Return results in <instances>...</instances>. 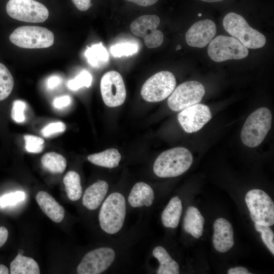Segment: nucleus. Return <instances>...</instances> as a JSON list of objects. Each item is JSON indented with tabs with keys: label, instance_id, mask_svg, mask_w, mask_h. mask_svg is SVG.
<instances>
[{
	"label": "nucleus",
	"instance_id": "nucleus-43",
	"mask_svg": "<svg viewBox=\"0 0 274 274\" xmlns=\"http://www.w3.org/2000/svg\"><path fill=\"white\" fill-rule=\"evenodd\" d=\"M200 1L206 2L213 3V2H221V1H224V0H200Z\"/></svg>",
	"mask_w": 274,
	"mask_h": 274
},
{
	"label": "nucleus",
	"instance_id": "nucleus-14",
	"mask_svg": "<svg viewBox=\"0 0 274 274\" xmlns=\"http://www.w3.org/2000/svg\"><path fill=\"white\" fill-rule=\"evenodd\" d=\"M212 118L209 107L197 104L186 108L178 115V121L184 130L193 133L201 129Z\"/></svg>",
	"mask_w": 274,
	"mask_h": 274
},
{
	"label": "nucleus",
	"instance_id": "nucleus-40",
	"mask_svg": "<svg viewBox=\"0 0 274 274\" xmlns=\"http://www.w3.org/2000/svg\"><path fill=\"white\" fill-rule=\"evenodd\" d=\"M227 273L228 274H251L246 268L241 266L231 268L228 269Z\"/></svg>",
	"mask_w": 274,
	"mask_h": 274
},
{
	"label": "nucleus",
	"instance_id": "nucleus-6",
	"mask_svg": "<svg viewBox=\"0 0 274 274\" xmlns=\"http://www.w3.org/2000/svg\"><path fill=\"white\" fill-rule=\"evenodd\" d=\"M245 202L252 220L257 224L270 226L274 224V203L270 197L260 189L247 192Z\"/></svg>",
	"mask_w": 274,
	"mask_h": 274
},
{
	"label": "nucleus",
	"instance_id": "nucleus-1",
	"mask_svg": "<svg viewBox=\"0 0 274 274\" xmlns=\"http://www.w3.org/2000/svg\"><path fill=\"white\" fill-rule=\"evenodd\" d=\"M193 162L190 151L184 147H176L161 153L153 164V172L160 178L178 177L188 170Z\"/></svg>",
	"mask_w": 274,
	"mask_h": 274
},
{
	"label": "nucleus",
	"instance_id": "nucleus-22",
	"mask_svg": "<svg viewBox=\"0 0 274 274\" xmlns=\"http://www.w3.org/2000/svg\"><path fill=\"white\" fill-rule=\"evenodd\" d=\"M153 255L159 263V266L156 271L157 274H178L179 265L168 254L164 248L157 246L152 252Z\"/></svg>",
	"mask_w": 274,
	"mask_h": 274
},
{
	"label": "nucleus",
	"instance_id": "nucleus-31",
	"mask_svg": "<svg viewBox=\"0 0 274 274\" xmlns=\"http://www.w3.org/2000/svg\"><path fill=\"white\" fill-rule=\"evenodd\" d=\"M255 228L261 233L263 242L272 255H274V234L269 226L255 223Z\"/></svg>",
	"mask_w": 274,
	"mask_h": 274
},
{
	"label": "nucleus",
	"instance_id": "nucleus-19",
	"mask_svg": "<svg viewBox=\"0 0 274 274\" xmlns=\"http://www.w3.org/2000/svg\"><path fill=\"white\" fill-rule=\"evenodd\" d=\"M154 199V193L152 188L147 184L140 182L135 183L128 197V201L133 208L149 207Z\"/></svg>",
	"mask_w": 274,
	"mask_h": 274
},
{
	"label": "nucleus",
	"instance_id": "nucleus-18",
	"mask_svg": "<svg viewBox=\"0 0 274 274\" xmlns=\"http://www.w3.org/2000/svg\"><path fill=\"white\" fill-rule=\"evenodd\" d=\"M108 189L109 185L105 181L100 180L93 183L84 192L83 205L89 210H96L103 201Z\"/></svg>",
	"mask_w": 274,
	"mask_h": 274
},
{
	"label": "nucleus",
	"instance_id": "nucleus-30",
	"mask_svg": "<svg viewBox=\"0 0 274 274\" xmlns=\"http://www.w3.org/2000/svg\"><path fill=\"white\" fill-rule=\"evenodd\" d=\"M92 77L87 70H83L74 79L67 83L68 88L72 90H77L83 87H89L91 85Z\"/></svg>",
	"mask_w": 274,
	"mask_h": 274
},
{
	"label": "nucleus",
	"instance_id": "nucleus-12",
	"mask_svg": "<svg viewBox=\"0 0 274 274\" xmlns=\"http://www.w3.org/2000/svg\"><path fill=\"white\" fill-rule=\"evenodd\" d=\"M115 251L110 247H101L86 253L77 268L79 274H99L106 270L113 263Z\"/></svg>",
	"mask_w": 274,
	"mask_h": 274
},
{
	"label": "nucleus",
	"instance_id": "nucleus-4",
	"mask_svg": "<svg viewBox=\"0 0 274 274\" xmlns=\"http://www.w3.org/2000/svg\"><path fill=\"white\" fill-rule=\"evenodd\" d=\"M223 26L229 35L248 48H261L266 43L265 36L252 28L243 16L235 13L230 12L226 15Z\"/></svg>",
	"mask_w": 274,
	"mask_h": 274
},
{
	"label": "nucleus",
	"instance_id": "nucleus-42",
	"mask_svg": "<svg viewBox=\"0 0 274 274\" xmlns=\"http://www.w3.org/2000/svg\"><path fill=\"white\" fill-rule=\"evenodd\" d=\"M9 273V269L5 265L0 264V274Z\"/></svg>",
	"mask_w": 274,
	"mask_h": 274
},
{
	"label": "nucleus",
	"instance_id": "nucleus-45",
	"mask_svg": "<svg viewBox=\"0 0 274 274\" xmlns=\"http://www.w3.org/2000/svg\"><path fill=\"white\" fill-rule=\"evenodd\" d=\"M198 16H201V14L200 13H199V14H198Z\"/></svg>",
	"mask_w": 274,
	"mask_h": 274
},
{
	"label": "nucleus",
	"instance_id": "nucleus-35",
	"mask_svg": "<svg viewBox=\"0 0 274 274\" xmlns=\"http://www.w3.org/2000/svg\"><path fill=\"white\" fill-rule=\"evenodd\" d=\"M66 128L65 125L62 122L50 123L42 130V133L45 137H49L57 133L63 132Z\"/></svg>",
	"mask_w": 274,
	"mask_h": 274
},
{
	"label": "nucleus",
	"instance_id": "nucleus-33",
	"mask_svg": "<svg viewBox=\"0 0 274 274\" xmlns=\"http://www.w3.org/2000/svg\"><path fill=\"white\" fill-rule=\"evenodd\" d=\"M25 198V193L21 191H17L5 194L0 197V207L4 208L14 206L23 200Z\"/></svg>",
	"mask_w": 274,
	"mask_h": 274
},
{
	"label": "nucleus",
	"instance_id": "nucleus-38",
	"mask_svg": "<svg viewBox=\"0 0 274 274\" xmlns=\"http://www.w3.org/2000/svg\"><path fill=\"white\" fill-rule=\"evenodd\" d=\"M61 81V78L57 76H52L47 80V87L50 89H53L59 85Z\"/></svg>",
	"mask_w": 274,
	"mask_h": 274
},
{
	"label": "nucleus",
	"instance_id": "nucleus-10",
	"mask_svg": "<svg viewBox=\"0 0 274 274\" xmlns=\"http://www.w3.org/2000/svg\"><path fill=\"white\" fill-rule=\"evenodd\" d=\"M205 94L203 85L196 81H190L179 85L167 100L169 109L180 111L191 106L199 104Z\"/></svg>",
	"mask_w": 274,
	"mask_h": 274
},
{
	"label": "nucleus",
	"instance_id": "nucleus-27",
	"mask_svg": "<svg viewBox=\"0 0 274 274\" xmlns=\"http://www.w3.org/2000/svg\"><path fill=\"white\" fill-rule=\"evenodd\" d=\"M41 163L46 169L53 174L63 173L66 166L65 158L53 152L45 153L41 158Z\"/></svg>",
	"mask_w": 274,
	"mask_h": 274
},
{
	"label": "nucleus",
	"instance_id": "nucleus-11",
	"mask_svg": "<svg viewBox=\"0 0 274 274\" xmlns=\"http://www.w3.org/2000/svg\"><path fill=\"white\" fill-rule=\"evenodd\" d=\"M160 22L156 15H144L133 21L130 29L134 35L144 39L148 48H154L160 46L163 41L162 32L157 29Z\"/></svg>",
	"mask_w": 274,
	"mask_h": 274
},
{
	"label": "nucleus",
	"instance_id": "nucleus-3",
	"mask_svg": "<svg viewBox=\"0 0 274 274\" xmlns=\"http://www.w3.org/2000/svg\"><path fill=\"white\" fill-rule=\"evenodd\" d=\"M272 115L266 108H260L247 118L241 132L243 143L247 147L254 148L263 141L271 128Z\"/></svg>",
	"mask_w": 274,
	"mask_h": 274
},
{
	"label": "nucleus",
	"instance_id": "nucleus-24",
	"mask_svg": "<svg viewBox=\"0 0 274 274\" xmlns=\"http://www.w3.org/2000/svg\"><path fill=\"white\" fill-rule=\"evenodd\" d=\"M11 274H39L40 268L32 258L18 254L10 263Z\"/></svg>",
	"mask_w": 274,
	"mask_h": 274
},
{
	"label": "nucleus",
	"instance_id": "nucleus-44",
	"mask_svg": "<svg viewBox=\"0 0 274 274\" xmlns=\"http://www.w3.org/2000/svg\"><path fill=\"white\" fill-rule=\"evenodd\" d=\"M181 49V46L180 45H178L177 47H176V50H180V49Z\"/></svg>",
	"mask_w": 274,
	"mask_h": 274
},
{
	"label": "nucleus",
	"instance_id": "nucleus-23",
	"mask_svg": "<svg viewBox=\"0 0 274 274\" xmlns=\"http://www.w3.org/2000/svg\"><path fill=\"white\" fill-rule=\"evenodd\" d=\"M121 158L120 154L116 149H109L87 157V159L92 163L109 168L117 167Z\"/></svg>",
	"mask_w": 274,
	"mask_h": 274
},
{
	"label": "nucleus",
	"instance_id": "nucleus-34",
	"mask_svg": "<svg viewBox=\"0 0 274 274\" xmlns=\"http://www.w3.org/2000/svg\"><path fill=\"white\" fill-rule=\"evenodd\" d=\"M26 104L22 100H16L12 105L11 110V117L17 123H22L25 120L24 110Z\"/></svg>",
	"mask_w": 274,
	"mask_h": 274
},
{
	"label": "nucleus",
	"instance_id": "nucleus-5",
	"mask_svg": "<svg viewBox=\"0 0 274 274\" xmlns=\"http://www.w3.org/2000/svg\"><path fill=\"white\" fill-rule=\"evenodd\" d=\"M10 41L16 46L27 49L46 48L54 43L53 33L39 26H22L10 35Z\"/></svg>",
	"mask_w": 274,
	"mask_h": 274
},
{
	"label": "nucleus",
	"instance_id": "nucleus-8",
	"mask_svg": "<svg viewBox=\"0 0 274 274\" xmlns=\"http://www.w3.org/2000/svg\"><path fill=\"white\" fill-rule=\"evenodd\" d=\"M176 85V78L171 72L161 71L147 80L142 86L141 94L147 101H160L172 94Z\"/></svg>",
	"mask_w": 274,
	"mask_h": 274
},
{
	"label": "nucleus",
	"instance_id": "nucleus-20",
	"mask_svg": "<svg viewBox=\"0 0 274 274\" xmlns=\"http://www.w3.org/2000/svg\"><path fill=\"white\" fill-rule=\"evenodd\" d=\"M204 219L197 208L190 206L187 209L183 221L184 230L196 238L202 234Z\"/></svg>",
	"mask_w": 274,
	"mask_h": 274
},
{
	"label": "nucleus",
	"instance_id": "nucleus-17",
	"mask_svg": "<svg viewBox=\"0 0 274 274\" xmlns=\"http://www.w3.org/2000/svg\"><path fill=\"white\" fill-rule=\"evenodd\" d=\"M36 199L42 211L51 220L56 223L63 220L64 210L50 194L41 191L37 194Z\"/></svg>",
	"mask_w": 274,
	"mask_h": 274
},
{
	"label": "nucleus",
	"instance_id": "nucleus-7",
	"mask_svg": "<svg viewBox=\"0 0 274 274\" xmlns=\"http://www.w3.org/2000/svg\"><path fill=\"white\" fill-rule=\"evenodd\" d=\"M248 48L236 39L223 35L213 39L208 48L209 57L216 62L243 59L248 56Z\"/></svg>",
	"mask_w": 274,
	"mask_h": 274
},
{
	"label": "nucleus",
	"instance_id": "nucleus-15",
	"mask_svg": "<svg viewBox=\"0 0 274 274\" xmlns=\"http://www.w3.org/2000/svg\"><path fill=\"white\" fill-rule=\"evenodd\" d=\"M216 33L215 23L209 19L197 21L187 30L185 39L188 45L197 48L206 47Z\"/></svg>",
	"mask_w": 274,
	"mask_h": 274
},
{
	"label": "nucleus",
	"instance_id": "nucleus-41",
	"mask_svg": "<svg viewBox=\"0 0 274 274\" xmlns=\"http://www.w3.org/2000/svg\"><path fill=\"white\" fill-rule=\"evenodd\" d=\"M8 230L4 227H0V248L2 247L6 242L8 237Z\"/></svg>",
	"mask_w": 274,
	"mask_h": 274
},
{
	"label": "nucleus",
	"instance_id": "nucleus-13",
	"mask_svg": "<svg viewBox=\"0 0 274 274\" xmlns=\"http://www.w3.org/2000/svg\"><path fill=\"white\" fill-rule=\"evenodd\" d=\"M100 91L102 100L109 107H116L125 101L126 92L122 76L115 71L105 74L100 81Z\"/></svg>",
	"mask_w": 274,
	"mask_h": 274
},
{
	"label": "nucleus",
	"instance_id": "nucleus-16",
	"mask_svg": "<svg viewBox=\"0 0 274 274\" xmlns=\"http://www.w3.org/2000/svg\"><path fill=\"white\" fill-rule=\"evenodd\" d=\"M213 244L220 253L229 250L234 245L233 230L231 223L223 218L215 220L213 225Z\"/></svg>",
	"mask_w": 274,
	"mask_h": 274
},
{
	"label": "nucleus",
	"instance_id": "nucleus-21",
	"mask_svg": "<svg viewBox=\"0 0 274 274\" xmlns=\"http://www.w3.org/2000/svg\"><path fill=\"white\" fill-rule=\"evenodd\" d=\"M182 212V201L178 196L172 198L161 214V221L164 227L175 228L179 225Z\"/></svg>",
	"mask_w": 274,
	"mask_h": 274
},
{
	"label": "nucleus",
	"instance_id": "nucleus-28",
	"mask_svg": "<svg viewBox=\"0 0 274 274\" xmlns=\"http://www.w3.org/2000/svg\"><path fill=\"white\" fill-rule=\"evenodd\" d=\"M14 87V79L7 67L0 63V101L11 94Z\"/></svg>",
	"mask_w": 274,
	"mask_h": 274
},
{
	"label": "nucleus",
	"instance_id": "nucleus-26",
	"mask_svg": "<svg viewBox=\"0 0 274 274\" xmlns=\"http://www.w3.org/2000/svg\"><path fill=\"white\" fill-rule=\"evenodd\" d=\"M63 182L68 198L72 201L79 200L82 195L79 175L75 171H69L65 175Z\"/></svg>",
	"mask_w": 274,
	"mask_h": 274
},
{
	"label": "nucleus",
	"instance_id": "nucleus-36",
	"mask_svg": "<svg viewBox=\"0 0 274 274\" xmlns=\"http://www.w3.org/2000/svg\"><path fill=\"white\" fill-rule=\"evenodd\" d=\"M71 102V98L68 95H64L56 98L53 101L55 108L61 109L68 106Z\"/></svg>",
	"mask_w": 274,
	"mask_h": 274
},
{
	"label": "nucleus",
	"instance_id": "nucleus-39",
	"mask_svg": "<svg viewBox=\"0 0 274 274\" xmlns=\"http://www.w3.org/2000/svg\"><path fill=\"white\" fill-rule=\"evenodd\" d=\"M132 2L138 6L143 7H148L152 6L156 3L158 0H126Z\"/></svg>",
	"mask_w": 274,
	"mask_h": 274
},
{
	"label": "nucleus",
	"instance_id": "nucleus-2",
	"mask_svg": "<svg viewBox=\"0 0 274 274\" xmlns=\"http://www.w3.org/2000/svg\"><path fill=\"white\" fill-rule=\"evenodd\" d=\"M126 201L124 196L115 192L110 194L100 208L98 219L101 229L114 234L122 228L126 216Z\"/></svg>",
	"mask_w": 274,
	"mask_h": 274
},
{
	"label": "nucleus",
	"instance_id": "nucleus-32",
	"mask_svg": "<svg viewBox=\"0 0 274 274\" xmlns=\"http://www.w3.org/2000/svg\"><path fill=\"white\" fill-rule=\"evenodd\" d=\"M24 139L25 149L27 152L39 153L43 151L44 140L42 138L32 135H25Z\"/></svg>",
	"mask_w": 274,
	"mask_h": 274
},
{
	"label": "nucleus",
	"instance_id": "nucleus-9",
	"mask_svg": "<svg viewBox=\"0 0 274 274\" xmlns=\"http://www.w3.org/2000/svg\"><path fill=\"white\" fill-rule=\"evenodd\" d=\"M6 11L11 18L26 22H43L49 16L47 8L34 0H10Z\"/></svg>",
	"mask_w": 274,
	"mask_h": 274
},
{
	"label": "nucleus",
	"instance_id": "nucleus-25",
	"mask_svg": "<svg viewBox=\"0 0 274 274\" xmlns=\"http://www.w3.org/2000/svg\"><path fill=\"white\" fill-rule=\"evenodd\" d=\"M84 54L89 64L94 67H100L109 61V53L101 43L88 47Z\"/></svg>",
	"mask_w": 274,
	"mask_h": 274
},
{
	"label": "nucleus",
	"instance_id": "nucleus-37",
	"mask_svg": "<svg viewBox=\"0 0 274 274\" xmlns=\"http://www.w3.org/2000/svg\"><path fill=\"white\" fill-rule=\"evenodd\" d=\"M72 1L75 7L81 11L88 10L92 6L91 0H72Z\"/></svg>",
	"mask_w": 274,
	"mask_h": 274
},
{
	"label": "nucleus",
	"instance_id": "nucleus-29",
	"mask_svg": "<svg viewBox=\"0 0 274 274\" xmlns=\"http://www.w3.org/2000/svg\"><path fill=\"white\" fill-rule=\"evenodd\" d=\"M138 51L136 44L130 42H123L112 46L110 51L114 57L128 56L136 53Z\"/></svg>",
	"mask_w": 274,
	"mask_h": 274
}]
</instances>
